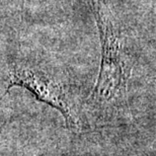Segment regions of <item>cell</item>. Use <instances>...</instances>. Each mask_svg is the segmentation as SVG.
<instances>
[{
    "label": "cell",
    "mask_w": 156,
    "mask_h": 156,
    "mask_svg": "<svg viewBox=\"0 0 156 156\" xmlns=\"http://www.w3.org/2000/svg\"><path fill=\"white\" fill-rule=\"evenodd\" d=\"M91 5L101 44V69L91 98L101 102L111 101L126 94L133 64L105 3L91 0Z\"/></svg>",
    "instance_id": "6da1fadb"
},
{
    "label": "cell",
    "mask_w": 156,
    "mask_h": 156,
    "mask_svg": "<svg viewBox=\"0 0 156 156\" xmlns=\"http://www.w3.org/2000/svg\"><path fill=\"white\" fill-rule=\"evenodd\" d=\"M12 86H21L29 89L39 101L57 108L63 115L68 125L73 124V118L62 85L52 80L45 72L13 64L7 90Z\"/></svg>",
    "instance_id": "7a4b0ae2"
}]
</instances>
